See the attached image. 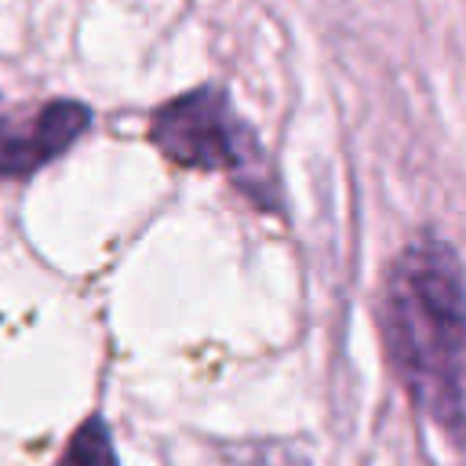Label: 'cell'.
<instances>
[{"mask_svg":"<svg viewBox=\"0 0 466 466\" xmlns=\"http://www.w3.org/2000/svg\"><path fill=\"white\" fill-rule=\"evenodd\" d=\"M379 328L408 397L444 433L466 437V273L441 237L411 240L386 269Z\"/></svg>","mask_w":466,"mask_h":466,"instance_id":"6da1fadb","label":"cell"},{"mask_svg":"<svg viewBox=\"0 0 466 466\" xmlns=\"http://www.w3.org/2000/svg\"><path fill=\"white\" fill-rule=\"evenodd\" d=\"M149 142L182 167L229 171L258 208H277V182L266 167V153L222 87L208 84L164 102L149 116Z\"/></svg>","mask_w":466,"mask_h":466,"instance_id":"7a4b0ae2","label":"cell"},{"mask_svg":"<svg viewBox=\"0 0 466 466\" xmlns=\"http://www.w3.org/2000/svg\"><path fill=\"white\" fill-rule=\"evenodd\" d=\"M91 124V109L73 98H55L29 116H0V175L25 178L66 153Z\"/></svg>","mask_w":466,"mask_h":466,"instance_id":"3957f363","label":"cell"},{"mask_svg":"<svg viewBox=\"0 0 466 466\" xmlns=\"http://www.w3.org/2000/svg\"><path fill=\"white\" fill-rule=\"evenodd\" d=\"M58 466H120L102 419H87L66 444Z\"/></svg>","mask_w":466,"mask_h":466,"instance_id":"277c9868","label":"cell"}]
</instances>
